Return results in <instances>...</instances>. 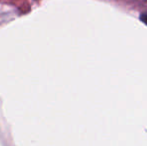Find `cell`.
I'll return each instance as SVG.
<instances>
[{
	"label": "cell",
	"mask_w": 147,
	"mask_h": 146,
	"mask_svg": "<svg viewBox=\"0 0 147 146\" xmlns=\"http://www.w3.org/2000/svg\"><path fill=\"white\" fill-rule=\"evenodd\" d=\"M140 20L147 25V14H142V15H140Z\"/></svg>",
	"instance_id": "6da1fadb"
}]
</instances>
